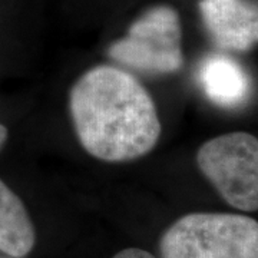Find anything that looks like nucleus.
Returning a JSON list of instances; mask_svg holds the SVG:
<instances>
[{
    "label": "nucleus",
    "mask_w": 258,
    "mask_h": 258,
    "mask_svg": "<svg viewBox=\"0 0 258 258\" xmlns=\"http://www.w3.org/2000/svg\"><path fill=\"white\" fill-rule=\"evenodd\" d=\"M69 111L83 149L105 162L145 157L161 137L152 96L134 75L116 66L86 71L71 89Z\"/></svg>",
    "instance_id": "nucleus-1"
},
{
    "label": "nucleus",
    "mask_w": 258,
    "mask_h": 258,
    "mask_svg": "<svg viewBox=\"0 0 258 258\" xmlns=\"http://www.w3.org/2000/svg\"><path fill=\"white\" fill-rule=\"evenodd\" d=\"M162 258H258V221L242 214L192 212L159 241Z\"/></svg>",
    "instance_id": "nucleus-2"
},
{
    "label": "nucleus",
    "mask_w": 258,
    "mask_h": 258,
    "mask_svg": "<svg viewBox=\"0 0 258 258\" xmlns=\"http://www.w3.org/2000/svg\"><path fill=\"white\" fill-rule=\"evenodd\" d=\"M197 164L225 203L258 211V138L248 132L215 137L198 149Z\"/></svg>",
    "instance_id": "nucleus-3"
},
{
    "label": "nucleus",
    "mask_w": 258,
    "mask_h": 258,
    "mask_svg": "<svg viewBox=\"0 0 258 258\" xmlns=\"http://www.w3.org/2000/svg\"><path fill=\"white\" fill-rule=\"evenodd\" d=\"M182 29L179 16L171 6H155L139 16L120 37L108 47L113 62L144 74L168 75L184 64Z\"/></svg>",
    "instance_id": "nucleus-4"
},
{
    "label": "nucleus",
    "mask_w": 258,
    "mask_h": 258,
    "mask_svg": "<svg viewBox=\"0 0 258 258\" xmlns=\"http://www.w3.org/2000/svg\"><path fill=\"white\" fill-rule=\"evenodd\" d=\"M201 19L214 45L228 52H247L258 45V2L201 0Z\"/></svg>",
    "instance_id": "nucleus-5"
},
{
    "label": "nucleus",
    "mask_w": 258,
    "mask_h": 258,
    "mask_svg": "<svg viewBox=\"0 0 258 258\" xmlns=\"http://www.w3.org/2000/svg\"><path fill=\"white\" fill-rule=\"evenodd\" d=\"M198 81L207 98L227 109L242 106L251 93L248 74L230 56L205 57L198 69Z\"/></svg>",
    "instance_id": "nucleus-6"
},
{
    "label": "nucleus",
    "mask_w": 258,
    "mask_h": 258,
    "mask_svg": "<svg viewBox=\"0 0 258 258\" xmlns=\"http://www.w3.org/2000/svg\"><path fill=\"white\" fill-rule=\"evenodd\" d=\"M35 242L36 232L25 204L0 179V251L22 258L33 249Z\"/></svg>",
    "instance_id": "nucleus-7"
},
{
    "label": "nucleus",
    "mask_w": 258,
    "mask_h": 258,
    "mask_svg": "<svg viewBox=\"0 0 258 258\" xmlns=\"http://www.w3.org/2000/svg\"><path fill=\"white\" fill-rule=\"evenodd\" d=\"M113 258H155L148 251L141 248H125L115 254Z\"/></svg>",
    "instance_id": "nucleus-8"
},
{
    "label": "nucleus",
    "mask_w": 258,
    "mask_h": 258,
    "mask_svg": "<svg viewBox=\"0 0 258 258\" xmlns=\"http://www.w3.org/2000/svg\"><path fill=\"white\" fill-rule=\"evenodd\" d=\"M8 137H9V131L5 125H0V149L3 148V145L6 144L8 141Z\"/></svg>",
    "instance_id": "nucleus-9"
}]
</instances>
